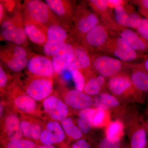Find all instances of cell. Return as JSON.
Wrapping results in <instances>:
<instances>
[{"label":"cell","instance_id":"4316f807","mask_svg":"<svg viewBox=\"0 0 148 148\" xmlns=\"http://www.w3.org/2000/svg\"><path fill=\"white\" fill-rule=\"evenodd\" d=\"M20 124L22 133L25 138L34 140L40 139L42 130L39 125L27 120L22 121Z\"/></svg>","mask_w":148,"mask_h":148},{"label":"cell","instance_id":"7402d4cb","mask_svg":"<svg viewBox=\"0 0 148 148\" xmlns=\"http://www.w3.org/2000/svg\"><path fill=\"white\" fill-rule=\"evenodd\" d=\"M64 103L70 108L75 110L88 108L92 106V98L83 91L74 89L65 93Z\"/></svg>","mask_w":148,"mask_h":148},{"label":"cell","instance_id":"3957f363","mask_svg":"<svg viewBox=\"0 0 148 148\" xmlns=\"http://www.w3.org/2000/svg\"><path fill=\"white\" fill-rule=\"evenodd\" d=\"M1 36L11 43L27 47L28 39L24 29L23 12H17L1 24Z\"/></svg>","mask_w":148,"mask_h":148},{"label":"cell","instance_id":"f6af8a7d","mask_svg":"<svg viewBox=\"0 0 148 148\" xmlns=\"http://www.w3.org/2000/svg\"><path fill=\"white\" fill-rule=\"evenodd\" d=\"M38 148H55L52 145H41L38 147Z\"/></svg>","mask_w":148,"mask_h":148},{"label":"cell","instance_id":"d590c367","mask_svg":"<svg viewBox=\"0 0 148 148\" xmlns=\"http://www.w3.org/2000/svg\"><path fill=\"white\" fill-rule=\"evenodd\" d=\"M77 123L78 127L79 128L80 130L82 133L85 134L88 133L92 127L91 121L83 118H79L77 121Z\"/></svg>","mask_w":148,"mask_h":148},{"label":"cell","instance_id":"836d02e7","mask_svg":"<svg viewBox=\"0 0 148 148\" xmlns=\"http://www.w3.org/2000/svg\"><path fill=\"white\" fill-rule=\"evenodd\" d=\"M0 3L2 4L5 9L6 12L8 13H16L20 11L21 5L18 3V1L12 0H1Z\"/></svg>","mask_w":148,"mask_h":148},{"label":"cell","instance_id":"e0dca14e","mask_svg":"<svg viewBox=\"0 0 148 148\" xmlns=\"http://www.w3.org/2000/svg\"><path fill=\"white\" fill-rule=\"evenodd\" d=\"M74 49L70 40L64 44L57 53L51 57L54 71L61 75L69 71L73 57Z\"/></svg>","mask_w":148,"mask_h":148},{"label":"cell","instance_id":"ac0fdd59","mask_svg":"<svg viewBox=\"0 0 148 148\" xmlns=\"http://www.w3.org/2000/svg\"><path fill=\"white\" fill-rule=\"evenodd\" d=\"M111 33L122 38L130 47L138 53L143 55L148 53V41L137 32L129 28L122 27L118 32Z\"/></svg>","mask_w":148,"mask_h":148},{"label":"cell","instance_id":"ba28073f","mask_svg":"<svg viewBox=\"0 0 148 148\" xmlns=\"http://www.w3.org/2000/svg\"><path fill=\"white\" fill-rule=\"evenodd\" d=\"M111 36L110 30L101 22L92 28L79 41L89 53L101 52Z\"/></svg>","mask_w":148,"mask_h":148},{"label":"cell","instance_id":"4fadbf2b","mask_svg":"<svg viewBox=\"0 0 148 148\" xmlns=\"http://www.w3.org/2000/svg\"><path fill=\"white\" fill-rule=\"evenodd\" d=\"M88 5L100 18L101 22L107 26L112 33H116L121 27L117 24L114 11L109 7L107 0L86 1Z\"/></svg>","mask_w":148,"mask_h":148},{"label":"cell","instance_id":"30bf717a","mask_svg":"<svg viewBox=\"0 0 148 148\" xmlns=\"http://www.w3.org/2000/svg\"><path fill=\"white\" fill-rule=\"evenodd\" d=\"M45 2L61 24L70 28L73 21L76 2L69 0H46Z\"/></svg>","mask_w":148,"mask_h":148},{"label":"cell","instance_id":"f546056e","mask_svg":"<svg viewBox=\"0 0 148 148\" xmlns=\"http://www.w3.org/2000/svg\"><path fill=\"white\" fill-rule=\"evenodd\" d=\"M123 130V125L121 122L118 121L112 122L107 128L106 137L112 141L120 140Z\"/></svg>","mask_w":148,"mask_h":148},{"label":"cell","instance_id":"44dd1931","mask_svg":"<svg viewBox=\"0 0 148 148\" xmlns=\"http://www.w3.org/2000/svg\"><path fill=\"white\" fill-rule=\"evenodd\" d=\"M65 133L61 125L58 122H49L46 129L42 131L39 140L43 145H52L60 143L64 140Z\"/></svg>","mask_w":148,"mask_h":148},{"label":"cell","instance_id":"7a4b0ae2","mask_svg":"<svg viewBox=\"0 0 148 148\" xmlns=\"http://www.w3.org/2000/svg\"><path fill=\"white\" fill-rule=\"evenodd\" d=\"M32 55L27 47L10 44L1 48V64L11 71L19 72L27 67Z\"/></svg>","mask_w":148,"mask_h":148},{"label":"cell","instance_id":"1f68e13d","mask_svg":"<svg viewBox=\"0 0 148 148\" xmlns=\"http://www.w3.org/2000/svg\"><path fill=\"white\" fill-rule=\"evenodd\" d=\"M7 148H36V146L32 141L18 139L10 140L8 144Z\"/></svg>","mask_w":148,"mask_h":148},{"label":"cell","instance_id":"9a60e30c","mask_svg":"<svg viewBox=\"0 0 148 148\" xmlns=\"http://www.w3.org/2000/svg\"><path fill=\"white\" fill-rule=\"evenodd\" d=\"M8 90L14 97V103L20 111L28 114H32L36 110V101L22 90L20 86L15 83L9 86Z\"/></svg>","mask_w":148,"mask_h":148},{"label":"cell","instance_id":"603a6c76","mask_svg":"<svg viewBox=\"0 0 148 148\" xmlns=\"http://www.w3.org/2000/svg\"><path fill=\"white\" fill-rule=\"evenodd\" d=\"M130 79L135 87L141 93L148 94V72L138 64L130 63Z\"/></svg>","mask_w":148,"mask_h":148},{"label":"cell","instance_id":"d6a6232c","mask_svg":"<svg viewBox=\"0 0 148 148\" xmlns=\"http://www.w3.org/2000/svg\"><path fill=\"white\" fill-rule=\"evenodd\" d=\"M105 110L102 109L96 108L91 120L92 127H98L103 124L106 117Z\"/></svg>","mask_w":148,"mask_h":148},{"label":"cell","instance_id":"60d3db41","mask_svg":"<svg viewBox=\"0 0 148 148\" xmlns=\"http://www.w3.org/2000/svg\"><path fill=\"white\" fill-rule=\"evenodd\" d=\"M129 1L125 0H107L109 7L113 10L119 6H125L129 3Z\"/></svg>","mask_w":148,"mask_h":148},{"label":"cell","instance_id":"ab89813d","mask_svg":"<svg viewBox=\"0 0 148 148\" xmlns=\"http://www.w3.org/2000/svg\"><path fill=\"white\" fill-rule=\"evenodd\" d=\"M95 109L88 108L81 110L79 113V117L83 118L89 120L91 121L93 114L95 112Z\"/></svg>","mask_w":148,"mask_h":148},{"label":"cell","instance_id":"83f0119b","mask_svg":"<svg viewBox=\"0 0 148 148\" xmlns=\"http://www.w3.org/2000/svg\"><path fill=\"white\" fill-rule=\"evenodd\" d=\"M147 142V132L145 127H140L132 135L130 140L132 148H145Z\"/></svg>","mask_w":148,"mask_h":148},{"label":"cell","instance_id":"9c48e42d","mask_svg":"<svg viewBox=\"0 0 148 148\" xmlns=\"http://www.w3.org/2000/svg\"><path fill=\"white\" fill-rule=\"evenodd\" d=\"M24 86L25 92L36 101H44L53 91L52 78L30 76Z\"/></svg>","mask_w":148,"mask_h":148},{"label":"cell","instance_id":"8d00e7d4","mask_svg":"<svg viewBox=\"0 0 148 148\" xmlns=\"http://www.w3.org/2000/svg\"><path fill=\"white\" fill-rule=\"evenodd\" d=\"M137 33L145 39L148 41V19L142 18L141 24L136 29Z\"/></svg>","mask_w":148,"mask_h":148},{"label":"cell","instance_id":"8fae6325","mask_svg":"<svg viewBox=\"0 0 148 148\" xmlns=\"http://www.w3.org/2000/svg\"><path fill=\"white\" fill-rule=\"evenodd\" d=\"M30 76L52 78L55 72L51 58L40 54H32L27 67Z\"/></svg>","mask_w":148,"mask_h":148},{"label":"cell","instance_id":"7bdbcfd3","mask_svg":"<svg viewBox=\"0 0 148 148\" xmlns=\"http://www.w3.org/2000/svg\"><path fill=\"white\" fill-rule=\"evenodd\" d=\"M139 66L148 72V53L144 55L142 62L138 63Z\"/></svg>","mask_w":148,"mask_h":148},{"label":"cell","instance_id":"d4e9b609","mask_svg":"<svg viewBox=\"0 0 148 148\" xmlns=\"http://www.w3.org/2000/svg\"><path fill=\"white\" fill-rule=\"evenodd\" d=\"M105 83V78L101 75L91 77L86 82L83 92L89 96L98 95Z\"/></svg>","mask_w":148,"mask_h":148},{"label":"cell","instance_id":"d6986e66","mask_svg":"<svg viewBox=\"0 0 148 148\" xmlns=\"http://www.w3.org/2000/svg\"><path fill=\"white\" fill-rule=\"evenodd\" d=\"M23 17L24 29L28 39L43 47L47 40L48 27L33 21L24 14Z\"/></svg>","mask_w":148,"mask_h":148},{"label":"cell","instance_id":"4dcf8cb0","mask_svg":"<svg viewBox=\"0 0 148 148\" xmlns=\"http://www.w3.org/2000/svg\"><path fill=\"white\" fill-rule=\"evenodd\" d=\"M71 73L75 89L83 91L86 83L84 74L81 71L78 70L73 71L71 72Z\"/></svg>","mask_w":148,"mask_h":148},{"label":"cell","instance_id":"8992f818","mask_svg":"<svg viewBox=\"0 0 148 148\" xmlns=\"http://www.w3.org/2000/svg\"><path fill=\"white\" fill-rule=\"evenodd\" d=\"M101 53L112 56L126 63L143 60L144 55L133 50L127 43L117 35L111 33V36Z\"/></svg>","mask_w":148,"mask_h":148},{"label":"cell","instance_id":"cb8c5ba5","mask_svg":"<svg viewBox=\"0 0 148 148\" xmlns=\"http://www.w3.org/2000/svg\"><path fill=\"white\" fill-rule=\"evenodd\" d=\"M4 131L9 140L21 139L23 136L20 122L16 115L10 114L7 116L4 121Z\"/></svg>","mask_w":148,"mask_h":148},{"label":"cell","instance_id":"bcb514c9","mask_svg":"<svg viewBox=\"0 0 148 148\" xmlns=\"http://www.w3.org/2000/svg\"><path fill=\"white\" fill-rule=\"evenodd\" d=\"M3 106H2L1 104V113H0V114H1V116H2V115L3 111Z\"/></svg>","mask_w":148,"mask_h":148},{"label":"cell","instance_id":"52a82bcc","mask_svg":"<svg viewBox=\"0 0 148 148\" xmlns=\"http://www.w3.org/2000/svg\"><path fill=\"white\" fill-rule=\"evenodd\" d=\"M70 28L61 23L53 24L48 27L47 40L43 46L46 56L51 57L58 52L69 40Z\"/></svg>","mask_w":148,"mask_h":148},{"label":"cell","instance_id":"74e56055","mask_svg":"<svg viewBox=\"0 0 148 148\" xmlns=\"http://www.w3.org/2000/svg\"><path fill=\"white\" fill-rule=\"evenodd\" d=\"M120 141H112L107 137L103 138L99 144L98 148H120Z\"/></svg>","mask_w":148,"mask_h":148},{"label":"cell","instance_id":"e575fe53","mask_svg":"<svg viewBox=\"0 0 148 148\" xmlns=\"http://www.w3.org/2000/svg\"><path fill=\"white\" fill-rule=\"evenodd\" d=\"M131 1L137 6L140 13L148 19V0H136Z\"/></svg>","mask_w":148,"mask_h":148},{"label":"cell","instance_id":"7c38bea8","mask_svg":"<svg viewBox=\"0 0 148 148\" xmlns=\"http://www.w3.org/2000/svg\"><path fill=\"white\" fill-rule=\"evenodd\" d=\"M74 49L73 57L69 71L78 70L83 73L91 71V57L90 53L79 41L69 38Z\"/></svg>","mask_w":148,"mask_h":148},{"label":"cell","instance_id":"5bb4252c","mask_svg":"<svg viewBox=\"0 0 148 148\" xmlns=\"http://www.w3.org/2000/svg\"><path fill=\"white\" fill-rule=\"evenodd\" d=\"M113 11L117 24L121 27L136 30L141 24L143 18L135 11L132 5L128 3L119 6Z\"/></svg>","mask_w":148,"mask_h":148},{"label":"cell","instance_id":"ee69618b","mask_svg":"<svg viewBox=\"0 0 148 148\" xmlns=\"http://www.w3.org/2000/svg\"><path fill=\"white\" fill-rule=\"evenodd\" d=\"M6 12L3 5L0 3V23L1 24L6 19L5 17V13Z\"/></svg>","mask_w":148,"mask_h":148},{"label":"cell","instance_id":"f35d334b","mask_svg":"<svg viewBox=\"0 0 148 148\" xmlns=\"http://www.w3.org/2000/svg\"><path fill=\"white\" fill-rule=\"evenodd\" d=\"M8 77L1 64L0 65V88L1 91L5 88L8 82Z\"/></svg>","mask_w":148,"mask_h":148},{"label":"cell","instance_id":"2e32d148","mask_svg":"<svg viewBox=\"0 0 148 148\" xmlns=\"http://www.w3.org/2000/svg\"><path fill=\"white\" fill-rule=\"evenodd\" d=\"M108 86L110 92L117 96L134 92L141 93L132 83L129 76L123 71L109 79Z\"/></svg>","mask_w":148,"mask_h":148},{"label":"cell","instance_id":"f1b7e54d","mask_svg":"<svg viewBox=\"0 0 148 148\" xmlns=\"http://www.w3.org/2000/svg\"><path fill=\"white\" fill-rule=\"evenodd\" d=\"M61 125L65 134L75 140L81 138L82 132L78 126L74 125L71 118L67 117L61 121Z\"/></svg>","mask_w":148,"mask_h":148},{"label":"cell","instance_id":"6da1fadb","mask_svg":"<svg viewBox=\"0 0 148 148\" xmlns=\"http://www.w3.org/2000/svg\"><path fill=\"white\" fill-rule=\"evenodd\" d=\"M98 15L85 1L77 4L73 17L74 27L70 31L69 38L80 41L96 25L100 24Z\"/></svg>","mask_w":148,"mask_h":148},{"label":"cell","instance_id":"ffe728a7","mask_svg":"<svg viewBox=\"0 0 148 148\" xmlns=\"http://www.w3.org/2000/svg\"><path fill=\"white\" fill-rule=\"evenodd\" d=\"M45 112L53 121H61L67 118L69 108L66 103L55 95H50L43 102Z\"/></svg>","mask_w":148,"mask_h":148},{"label":"cell","instance_id":"277c9868","mask_svg":"<svg viewBox=\"0 0 148 148\" xmlns=\"http://www.w3.org/2000/svg\"><path fill=\"white\" fill-rule=\"evenodd\" d=\"M22 8L24 15L45 27L61 23L45 2L40 0H26L23 3Z\"/></svg>","mask_w":148,"mask_h":148},{"label":"cell","instance_id":"484cf974","mask_svg":"<svg viewBox=\"0 0 148 148\" xmlns=\"http://www.w3.org/2000/svg\"><path fill=\"white\" fill-rule=\"evenodd\" d=\"M119 102L114 95L104 92L99 94L95 99L94 106L96 108L108 110L117 107Z\"/></svg>","mask_w":148,"mask_h":148},{"label":"cell","instance_id":"5b68a950","mask_svg":"<svg viewBox=\"0 0 148 148\" xmlns=\"http://www.w3.org/2000/svg\"><path fill=\"white\" fill-rule=\"evenodd\" d=\"M90 55L92 69L105 78H110L122 72L123 69H129L130 63L114 57L99 52Z\"/></svg>","mask_w":148,"mask_h":148},{"label":"cell","instance_id":"b9f144b4","mask_svg":"<svg viewBox=\"0 0 148 148\" xmlns=\"http://www.w3.org/2000/svg\"><path fill=\"white\" fill-rule=\"evenodd\" d=\"M72 148H90V146L86 140H80L74 143Z\"/></svg>","mask_w":148,"mask_h":148}]
</instances>
